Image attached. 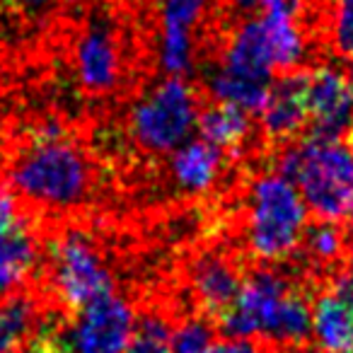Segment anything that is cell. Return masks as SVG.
I'll return each instance as SVG.
<instances>
[{
  "instance_id": "3",
  "label": "cell",
  "mask_w": 353,
  "mask_h": 353,
  "mask_svg": "<svg viewBox=\"0 0 353 353\" xmlns=\"http://www.w3.org/2000/svg\"><path fill=\"white\" fill-rule=\"evenodd\" d=\"M279 172L298 187L305 206L322 221H353V145L343 138L310 136L290 141Z\"/></svg>"
},
{
  "instance_id": "24",
  "label": "cell",
  "mask_w": 353,
  "mask_h": 353,
  "mask_svg": "<svg viewBox=\"0 0 353 353\" xmlns=\"http://www.w3.org/2000/svg\"><path fill=\"white\" fill-rule=\"evenodd\" d=\"M329 41L339 56L343 59L353 56V0H332Z\"/></svg>"
},
{
  "instance_id": "5",
  "label": "cell",
  "mask_w": 353,
  "mask_h": 353,
  "mask_svg": "<svg viewBox=\"0 0 353 353\" xmlns=\"http://www.w3.org/2000/svg\"><path fill=\"white\" fill-rule=\"evenodd\" d=\"M201 99L182 75H165L152 83L128 109V133L141 150L170 155L196 131Z\"/></svg>"
},
{
  "instance_id": "7",
  "label": "cell",
  "mask_w": 353,
  "mask_h": 353,
  "mask_svg": "<svg viewBox=\"0 0 353 353\" xmlns=\"http://www.w3.org/2000/svg\"><path fill=\"white\" fill-rule=\"evenodd\" d=\"M138 314L117 290L73 310V317L46 336L61 353H123L133 336Z\"/></svg>"
},
{
  "instance_id": "17",
  "label": "cell",
  "mask_w": 353,
  "mask_h": 353,
  "mask_svg": "<svg viewBox=\"0 0 353 353\" xmlns=\"http://www.w3.org/2000/svg\"><path fill=\"white\" fill-rule=\"evenodd\" d=\"M216 63L232 70V73L247 75V78L274 80V54H271L259 15L247 17L230 32L225 49H223L221 59Z\"/></svg>"
},
{
  "instance_id": "25",
  "label": "cell",
  "mask_w": 353,
  "mask_h": 353,
  "mask_svg": "<svg viewBox=\"0 0 353 353\" xmlns=\"http://www.w3.org/2000/svg\"><path fill=\"white\" fill-rule=\"evenodd\" d=\"M211 353H264L261 343L252 336H225L213 343Z\"/></svg>"
},
{
  "instance_id": "22",
  "label": "cell",
  "mask_w": 353,
  "mask_h": 353,
  "mask_svg": "<svg viewBox=\"0 0 353 353\" xmlns=\"http://www.w3.org/2000/svg\"><path fill=\"white\" fill-rule=\"evenodd\" d=\"M216 343V327L208 322L206 314L187 317L172 327L170 353H211Z\"/></svg>"
},
{
  "instance_id": "9",
  "label": "cell",
  "mask_w": 353,
  "mask_h": 353,
  "mask_svg": "<svg viewBox=\"0 0 353 353\" xmlns=\"http://www.w3.org/2000/svg\"><path fill=\"white\" fill-rule=\"evenodd\" d=\"M75 78L94 97L112 94L123 78V49L109 17L94 15L78 34L73 49Z\"/></svg>"
},
{
  "instance_id": "4",
  "label": "cell",
  "mask_w": 353,
  "mask_h": 353,
  "mask_svg": "<svg viewBox=\"0 0 353 353\" xmlns=\"http://www.w3.org/2000/svg\"><path fill=\"white\" fill-rule=\"evenodd\" d=\"M310 225V211L298 187L283 172H261L247 189L245 242L264 264L285 261L300 250Z\"/></svg>"
},
{
  "instance_id": "6",
  "label": "cell",
  "mask_w": 353,
  "mask_h": 353,
  "mask_svg": "<svg viewBox=\"0 0 353 353\" xmlns=\"http://www.w3.org/2000/svg\"><path fill=\"white\" fill-rule=\"evenodd\" d=\"M49 283L61 307L78 310L85 303L114 290V276L94 237L78 228L49 242Z\"/></svg>"
},
{
  "instance_id": "31",
  "label": "cell",
  "mask_w": 353,
  "mask_h": 353,
  "mask_svg": "<svg viewBox=\"0 0 353 353\" xmlns=\"http://www.w3.org/2000/svg\"><path fill=\"white\" fill-rule=\"evenodd\" d=\"M303 353H332V351H324V348H314V351H303Z\"/></svg>"
},
{
  "instance_id": "29",
  "label": "cell",
  "mask_w": 353,
  "mask_h": 353,
  "mask_svg": "<svg viewBox=\"0 0 353 353\" xmlns=\"http://www.w3.org/2000/svg\"><path fill=\"white\" fill-rule=\"evenodd\" d=\"M346 256H348V274H346V279H348V283L353 285V245H348Z\"/></svg>"
},
{
  "instance_id": "15",
  "label": "cell",
  "mask_w": 353,
  "mask_h": 353,
  "mask_svg": "<svg viewBox=\"0 0 353 353\" xmlns=\"http://www.w3.org/2000/svg\"><path fill=\"white\" fill-rule=\"evenodd\" d=\"M225 152L208 143L206 138H187L182 145L170 152L167 170L172 184L189 196H201L216 189L225 172Z\"/></svg>"
},
{
  "instance_id": "18",
  "label": "cell",
  "mask_w": 353,
  "mask_h": 353,
  "mask_svg": "<svg viewBox=\"0 0 353 353\" xmlns=\"http://www.w3.org/2000/svg\"><path fill=\"white\" fill-rule=\"evenodd\" d=\"M44 317L39 303L30 293H15L0 298V353H20L41 334Z\"/></svg>"
},
{
  "instance_id": "33",
  "label": "cell",
  "mask_w": 353,
  "mask_h": 353,
  "mask_svg": "<svg viewBox=\"0 0 353 353\" xmlns=\"http://www.w3.org/2000/svg\"><path fill=\"white\" fill-rule=\"evenodd\" d=\"M351 136H353V131H351Z\"/></svg>"
},
{
  "instance_id": "14",
  "label": "cell",
  "mask_w": 353,
  "mask_h": 353,
  "mask_svg": "<svg viewBox=\"0 0 353 353\" xmlns=\"http://www.w3.org/2000/svg\"><path fill=\"white\" fill-rule=\"evenodd\" d=\"M300 15H303L300 0H261L259 3L261 27L274 54V65L281 73L300 68L307 56V37H305Z\"/></svg>"
},
{
  "instance_id": "26",
  "label": "cell",
  "mask_w": 353,
  "mask_h": 353,
  "mask_svg": "<svg viewBox=\"0 0 353 353\" xmlns=\"http://www.w3.org/2000/svg\"><path fill=\"white\" fill-rule=\"evenodd\" d=\"M10 3L20 12H25V15L41 17V15H49V12H54L56 8L63 3V0H10Z\"/></svg>"
},
{
  "instance_id": "12",
  "label": "cell",
  "mask_w": 353,
  "mask_h": 353,
  "mask_svg": "<svg viewBox=\"0 0 353 353\" xmlns=\"http://www.w3.org/2000/svg\"><path fill=\"white\" fill-rule=\"evenodd\" d=\"M259 128L271 143H290L310 126L307 70H285L274 78L259 112Z\"/></svg>"
},
{
  "instance_id": "21",
  "label": "cell",
  "mask_w": 353,
  "mask_h": 353,
  "mask_svg": "<svg viewBox=\"0 0 353 353\" xmlns=\"http://www.w3.org/2000/svg\"><path fill=\"white\" fill-rule=\"evenodd\" d=\"M300 250L307 254V259L314 266H334L346 259L348 252V235L343 223L322 221L317 218L314 225H307L303 235Z\"/></svg>"
},
{
  "instance_id": "13",
  "label": "cell",
  "mask_w": 353,
  "mask_h": 353,
  "mask_svg": "<svg viewBox=\"0 0 353 353\" xmlns=\"http://www.w3.org/2000/svg\"><path fill=\"white\" fill-rule=\"evenodd\" d=\"M312 339L317 348L353 353V285L348 279L332 281L310 305Z\"/></svg>"
},
{
  "instance_id": "32",
  "label": "cell",
  "mask_w": 353,
  "mask_h": 353,
  "mask_svg": "<svg viewBox=\"0 0 353 353\" xmlns=\"http://www.w3.org/2000/svg\"><path fill=\"white\" fill-rule=\"evenodd\" d=\"M0 102H3V85H0Z\"/></svg>"
},
{
  "instance_id": "30",
  "label": "cell",
  "mask_w": 353,
  "mask_h": 353,
  "mask_svg": "<svg viewBox=\"0 0 353 353\" xmlns=\"http://www.w3.org/2000/svg\"><path fill=\"white\" fill-rule=\"evenodd\" d=\"M346 75H348V80H351V88H353V56H351V65H348Z\"/></svg>"
},
{
  "instance_id": "27",
  "label": "cell",
  "mask_w": 353,
  "mask_h": 353,
  "mask_svg": "<svg viewBox=\"0 0 353 353\" xmlns=\"http://www.w3.org/2000/svg\"><path fill=\"white\" fill-rule=\"evenodd\" d=\"M20 353H61L59 348L54 346V341H49V339H39V341H32L27 348H22Z\"/></svg>"
},
{
  "instance_id": "20",
  "label": "cell",
  "mask_w": 353,
  "mask_h": 353,
  "mask_svg": "<svg viewBox=\"0 0 353 353\" xmlns=\"http://www.w3.org/2000/svg\"><path fill=\"white\" fill-rule=\"evenodd\" d=\"M271 83L274 80H256L232 73L218 63H213L206 73V90L213 97V102L232 104V107H240L250 114H256L261 109Z\"/></svg>"
},
{
  "instance_id": "28",
  "label": "cell",
  "mask_w": 353,
  "mask_h": 353,
  "mask_svg": "<svg viewBox=\"0 0 353 353\" xmlns=\"http://www.w3.org/2000/svg\"><path fill=\"white\" fill-rule=\"evenodd\" d=\"M228 3L240 12H254L256 8H259L261 0H228Z\"/></svg>"
},
{
  "instance_id": "8",
  "label": "cell",
  "mask_w": 353,
  "mask_h": 353,
  "mask_svg": "<svg viewBox=\"0 0 353 353\" xmlns=\"http://www.w3.org/2000/svg\"><path fill=\"white\" fill-rule=\"evenodd\" d=\"M213 0H160L157 10V65L165 75L187 78L196 68L199 30Z\"/></svg>"
},
{
  "instance_id": "19",
  "label": "cell",
  "mask_w": 353,
  "mask_h": 353,
  "mask_svg": "<svg viewBox=\"0 0 353 353\" xmlns=\"http://www.w3.org/2000/svg\"><path fill=\"white\" fill-rule=\"evenodd\" d=\"M196 131L201 138L230 155V152L245 150L254 123H252V114L245 109L225 102H213L211 107H203L199 112Z\"/></svg>"
},
{
  "instance_id": "16",
  "label": "cell",
  "mask_w": 353,
  "mask_h": 353,
  "mask_svg": "<svg viewBox=\"0 0 353 353\" xmlns=\"http://www.w3.org/2000/svg\"><path fill=\"white\" fill-rule=\"evenodd\" d=\"M245 276L228 256L208 252L199 256L189 269V288H192L194 303L199 305L206 317H221L230 303L235 300L237 290Z\"/></svg>"
},
{
  "instance_id": "10",
  "label": "cell",
  "mask_w": 353,
  "mask_h": 353,
  "mask_svg": "<svg viewBox=\"0 0 353 353\" xmlns=\"http://www.w3.org/2000/svg\"><path fill=\"white\" fill-rule=\"evenodd\" d=\"M37 228L22 203L0 189V298L20 290L39 261Z\"/></svg>"
},
{
  "instance_id": "23",
  "label": "cell",
  "mask_w": 353,
  "mask_h": 353,
  "mask_svg": "<svg viewBox=\"0 0 353 353\" xmlns=\"http://www.w3.org/2000/svg\"><path fill=\"white\" fill-rule=\"evenodd\" d=\"M170 319L157 312H148L136 322L133 336L123 353H170Z\"/></svg>"
},
{
  "instance_id": "1",
  "label": "cell",
  "mask_w": 353,
  "mask_h": 353,
  "mask_svg": "<svg viewBox=\"0 0 353 353\" xmlns=\"http://www.w3.org/2000/svg\"><path fill=\"white\" fill-rule=\"evenodd\" d=\"M10 184L20 199L46 211H73L88 201L94 172L88 155L59 123L32 133L10 165Z\"/></svg>"
},
{
  "instance_id": "2",
  "label": "cell",
  "mask_w": 353,
  "mask_h": 353,
  "mask_svg": "<svg viewBox=\"0 0 353 353\" xmlns=\"http://www.w3.org/2000/svg\"><path fill=\"white\" fill-rule=\"evenodd\" d=\"M216 322L225 336H252L281 348H303L312 339L310 300L274 269L245 276L235 300Z\"/></svg>"
},
{
  "instance_id": "11",
  "label": "cell",
  "mask_w": 353,
  "mask_h": 353,
  "mask_svg": "<svg viewBox=\"0 0 353 353\" xmlns=\"http://www.w3.org/2000/svg\"><path fill=\"white\" fill-rule=\"evenodd\" d=\"M310 133L343 138L353 131V88L346 70L322 63L307 70Z\"/></svg>"
}]
</instances>
